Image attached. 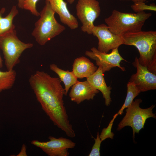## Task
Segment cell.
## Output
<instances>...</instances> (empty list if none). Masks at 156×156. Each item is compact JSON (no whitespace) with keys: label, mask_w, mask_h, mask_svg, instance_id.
<instances>
[{"label":"cell","mask_w":156,"mask_h":156,"mask_svg":"<svg viewBox=\"0 0 156 156\" xmlns=\"http://www.w3.org/2000/svg\"><path fill=\"white\" fill-rule=\"evenodd\" d=\"M31 87L42 108L54 125L73 138L76 134L68 119L63 96L65 90L59 78L38 70L29 79Z\"/></svg>","instance_id":"1"},{"label":"cell","mask_w":156,"mask_h":156,"mask_svg":"<svg viewBox=\"0 0 156 156\" xmlns=\"http://www.w3.org/2000/svg\"><path fill=\"white\" fill-rule=\"evenodd\" d=\"M124 44L135 47L140 54L139 63L156 74V31H141L122 36Z\"/></svg>","instance_id":"2"},{"label":"cell","mask_w":156,"mask_h":156,"mask_svg":"<svg viewBox=\"0 0 156 156\" xmlns=\"http://www.w3.org/2000/svg\"><path fill=\"white\" fill-rule=\"evenodd\" d=\"M152 15L144 11L128 13L114 10L105 21L111 31L122 36L127 33L142 31L146 21Z\"/></svg>","instance_id":"3"},{"label":"cell","mask_w":156,"mask_h":156,"mask_svg":"<svg viewBox=\"0 0 156 156\" xmlns=\"http://www.w3.org/2000/svg\"><path fill=\"white\" fill-rule=\"evenodd\" d=\"M40 13V18L35 24L32 35L38 43L44 45L63 32L65 27L57 21L54 16L55 12L47 1H45Z\"/></svg>","instance_id":"4"},{"label":"cell","mask_w":156,"mask_h":156,"mask_svg":"<svg viewBox=\"0 0 156 156\" xmlns=\"http://www.w3.org/2000/svg\"><path fill=\"white\" fill-rule=\"evenodd\" d=\"M33 44L22 42L18 38L15 29L0 37V49L8 70L13 69L20 62L19 58L26 49L32 48Z\"/></svg>","instance_id":"5"},{"label":"cell","mask_w":156,"mask_h":156,"mask_svg":"<svg viewBox=\"0 0 156 156\" xmlns=\"http://www.w3.org/2000/svg\"><path fill=\"white\" fill-rule=\"evenodd\" d=\"M142 102L140 99H136L126 108L125 115L118 124L117 128V130L119 131L126 126L131 127L133 130V139L135 133H139L140 130L144 128L147 119L156 118L155 114L152 111L155 105H152L148 108L142 109L140 106Z\"/></svg>","instance_id":"6"},{"label":"cell","mask_w":156,"mask_h":156,"mask_svg":"<svg viewBox=\"0 0 156 156\" xmlns=\"http://www.w3.org/2000/svg\"><path fill=\"white\" fill-rule=\"evenodd\" d=\"M76 9L77 16L82 23L81 30L92 34L94 23L101 13L99 2L96 0H79Z\"/></svg>","instance_id":"7"},{"label":"cell","mask_w":156,"mask_h":156,"mask_svg":"<svg viewBox=\"0 0 156 156\" xmlns=\"http://www.w3.org/2000/svg\"><path fill=\"white\" fill-rule=\"evenodd\" d=\"M47 142L37 140L31 141V144L41 149L49 156H68V149L74 148L76 143L71 140L63 137L56 138L52 136L48 137Z\"/></svg>","instance_id":"8"},{"label":"cell","mask_w":156,"mask_h":156,"mask_svg":"<svg viewBox=\"0 0 156 156\" xmlns=\"http://www.w3.org/2000/svg\"><path fill=\"white\" fill-rule=\"evenodd\" d=\"M85 54L95 61L96 65L101 68L103 73L116 67L123 71L125 70V68L120 65L121 61L125 60L119 54L118 48L112 49L110 53H108L101 52L96 48L93 47L90 51H86Z\"/></svg>","instance_id":"9"},{"label":"cell","mask_w":156,"mask_h":156,"mask_svg":"<svg viewBox=\"0 0 156 156\" xmlns=\"http://www.w3.org/2000/svg\"><path fill=\"white\" fill-rule=\"evenodd\" d=\"M92 34L98 39L97 49L101 52L107 53L110 50L118 48L124 44L122 36L112 33L105 24L95 26Z\"/></svg>","instance_id":"10"},{"label":"cell","mask_w":156,"mask_h":156,"mask_svg":"<svg viewBox=\"0 0 156 156\" xmlns=\"http://www.w3.org/2000/svg\"><path fill=\"white\" fill-rule=\"evenodd\" d=\"M132 64L137 68V72L131 75L129 81L133 83L141 92L156 90V74L140 64L137 57Z\"/></svg>","instance_id":"11"},{"label":"cell","mask_w":156,"mask_h":156,"mask_svg":"<svg viewBox=\"0 0 156 156\" xmlns=\"http://www.w3.org/2000/svg\"><path fill=\"white\" fill-rule=\"evenodd\" d=\"M99 92L87 80L78 81L72 86L69 96L71 101L79 104L85 100H93Z\"/></svg>","instance_id":"12"},{"label":"cell","mask_w":156,"mask_h":156,"mask_svg":"<svg viewBox=\"0 0 156 156\" xmlns=\"http://www.w3.org/2000/svg\"><path fill=\"white\" fill-rule=\"evenodd\" d=\"M52 8L58 15L61 22L71 29H75L79 26L76 18L71 14L67 7V3L64 0H46Z\"/></svg>","instance_id":"13"},{"label":"cell","mask_w":156,"mask_h":156,"mask_svg":"<svg viewBox=\"0 0 156 156\" xmlns=\"http://www.w3.org/2000/svg\"><path fill=\"white\" fill-rule=\"evenodd\" d=\"M101 68L99 66L96 72L87 78V81L94 88L100 91L105 99V104L109 106L112 101L110 97L112 87L108 86L105 82Z\"/></svg>","instance_id":"14"},{"label":"cell","mask_w":156,"mask_h":156,"mask_svg":"<svg viewBox=\"0 0 156 156\" xmlns=\"http://www.w3.org/2000/svg\"><path fill=\"white\" fill-rule=\"evenodd\" d=\"M97 69V66L88 59L83 56L75 59L72 71L77 78L82 79L92 75Z\"/></svg>","instance_id":"15"},{"label":"cell","mask_w":156,"mask_h":156,"mask_svg":"<svg viewBox=\"0 0 156 156\" xmlns=\"http://www.w3.org/2000/svg\"><path fill=\"white\" fill-rule=\"evenodd\" d=\"M5 10L4 8H2L0 11V37L15 29L13 20L18 12L16 6L14 5L8 14L3 17L2 15Z\"/></svg>","instance_id":"16"},{"label":"cell","mask_w":156,"mask_h":156,"mask_svg":"<svg viewBox=\"0 0 156 156\" xmlns=\"http://www.w3.org/2000/svg\"><path fill=\"white\" fill-rule=\"evenodd\" d=\"M49 67L51 70L58 75L60 80L64 83L65 87V95H67L70 87L78 81V78L72 71L63 70L58 68L55 64H51Z\"/></svg>","instance_id":"17"},{"label":"cell","mask_w":156,"mask_h":156,"mask_svg":"<svg viewBox=\"0 0 156 156\" xmlns=\"http://www.w3.org/2000/svg\"><path fill=\"white\" fill-rule=\"evenodd\" d=\"M16 74L14 69L3 71L0 70V92L11 89L14 85Z\"/></svg>","instance_id":"18"},{"label":"cell","mask_w":156,"mask_h":156,"mask_svg":"<svg viewBox=\"0 0 156 156\" xmlns=\"http://www.w3.org/2000/svg\"><path fill=\"white\" fill-rule=\"evenodd\" d=\"M127 88L126 97L123 104L117 113L118 115H122L124 110L131 104L134 99L141 92L132 82L129 81L127 84Z\"/></svg>","instance_id":"19"},{"label":"cell","mask_w":156,"mask_h":156,"mask_svg":"<svg viewBox=\"0 0 156 156\" xmlns=\"http://www.w3.org/2000/svg\"><path fill=\"white\" fill-rule=\"evenodd\" d=\"M118 115L117 113L115 114L107 127L103 129L100 134L99 135V138L102 141L109 138L111 139H113L114 134L112 132L111 130L114 120Z\"/></svg>","instance_id":"20"},{"label":"cell","mask_w":156,"mask_h":156,"mask_svg":"<svg viewBox=\"0 0 156 156\" xmlns=\"http://www.w3.org/2000/svg\"><path fill=\"white\" fill-rule=\"evenodd\" d=\"M131 7L132 10L136 13L144 11V10H146L154 11H156V6L153 4L148 5L144 3H135L131 5Z\"/></svg>","instance_id":"21"},{"label":"cell","mask_w":156,"mask_h":156,"mask_svg":"<svg viewBox=\"0 0 156 156\" xmlns=\"http://www.w3.org/2000/svg\"><path fill=\"white\" fill-rule=\"evenodd\" d=\"M39 0H24L23 9L29 11L34 15L38 16H40L36 8V4Z\"/></svg>","instance_id":"22"},{"label":"cell","mask_w":156,"mask_h":156,"mask_svg":"<svg viewBox=\"0 0 156 156\" xmlns=\"http://www.w3.org/2000/svg\"><path fill=\"white\" fill-rule=\"evenodd\" d=\"M99 133L98 132L97 133L96 137L94 138L95 142L93 145L91 151L89 154V156H100V147L101 143L102 141L99 137Z\"/></svg>","instance_id":"23"},{"label":"cell","mask_w":156,"mask_h":156,"mask_svg":"<svg viewBox=\"0 0 156 156\" xmlns=\"http://www.w3.org/2000/svg\"><path fill=\"white\" fill-rule=\"evenodd\" d=\"M26 147L25 144H23L21 149L20 152L16 156H27L26 153Z\"/></svg>","instance_id":"24"},{"label":"cell","mask_w":156,"mask_h":156,"mask_svg":"<svg viewBox=\"0 0 156 156\" xmlns=\"http://www.w3.org/2000/svg\"><path fill=\"white\" fill-rule=\"evenodd\" d=\"M121 1H132L134 4L138 3H144L147 0H120Z\"/></svg>","instance_id":"25"},{"label":"cell","mask_w":156,"mask_h":156,"mask_svg":"<svg viewBox=\"0 0 156 156\" xmlns=\"http://www.w3.org/2000/svg\"><path fill=\"white\" fill-rule=\"evenodd\" d=\"M18 7L22 9H23V5L24 0H18Z\"/></svg>","instance_id":"26"},{"label":"cell","mask_w":156,"mask_h":156,"mask_svg":"<svg viewBox=\"0 0 156 156\" xmlns=\"http://www.w3.org/2000/svg\"><path fill=\"white\" fill-rule=\"evenodd\" d=\"M3 66V60L0 55V68H2Z\"/></svg>","instance_id":"27"},{"label":"cell","mask_w":156,"mask_h":156,"mask_svg":"<svg viewBox=\"0 0 156 156\" xmlns=\"http://www.w3.org/2000/svg\"><path fill=\"white\" fill-rule=\"evenodd\" d=\"M75 0H67V2L70 4H72L74 1Z\"/></svg>","instance_id":"28"}]
</instances>
